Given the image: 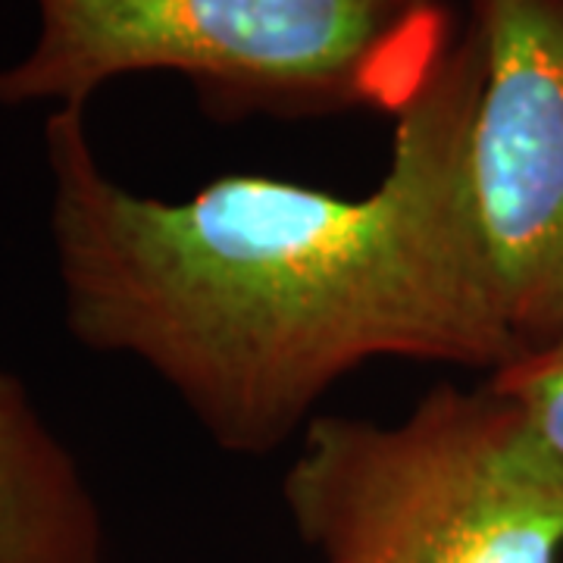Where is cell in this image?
<instances>
[{"label": "cell", "mask_w": 563, "mask_h": 563, "mask_svg": "<svg viewBox=\"0 0 563 563\" xmlns=\"http://www.w3.org/2000/svg\"><path fill=\"white\" fill-rule=\"evenodd\" d=\"M0 563H107L101 504L13 373H0Z\"/></svg>", "instance_id": "cell-5"}, {"label": "cell", "mask_w": 563, "mask_h": 563, "mask_svg": "<svg viewBox=\"0 0 563 563\" xmlns=\"http://www.w3.org/2000/svg\"><path fill=\"white\" fill-rule=\"evenodd\" d=\"M529 410V417L563 454V335L558 342L526 351L488 376Z\"/></svg>", "instance_id": "cell-6"}, {"label": "cell", "mask_w": 563, "mask_h": 563, "mask_svg": "<svg viewBox=\"0 0 563 563\" xmlns=\"http://www.w3.org/2000/svg\"><path fill=\"white\" fill-rule=\"evenodd\" d=\"M282 473L317 563H561L563 454L485 376L398 420L320 413Z\"/></svg>", "instance_id": "cell-3"}, {"label": "cell", "mask_w": 563, "mask_h": 563, "mask_svg": "<svg viewBox=\"0 0 563 563\" xmlns=\"http://www.w3.org/2000/svg\"><path fill=\"white\" fill-rule=\"evenodd\" d=\"M483 73L463 16L357 198L242 173L181 201L139 195L101 166L85 110H54L47 229L69 335L151 369L232 457L298 442L369 363L498 373L517 342L473 191Z\"/></svg>", "instance_id": "cell-1"}, {"label": "cell", "mask_w": 563, "mask_h": 563, "mask_svg": "<svg viewBox=\"0 0 563 563\" xmlns=\"http://www.w3.org/2000/svg\"><path fill=\"white\" fill-rule=\"evenodd\" d=\"M38 35L0 69V107H79L173 73L213 122L398 117L448 57V0H35Z\"/></svg>", "instance_id": "cell-2"}, {"label": "cell", "mask_w": 563, "mask_h": 563, "mask_svg": "<svg viewBox=\"0 0 563 563\" xmlns=\"http://www.w3.org/2000/svg\"><path fill=\"white\" fill-rule=\"evenodd\" d=\"M466 16L485 66L476 213L520 357L563 335V0H470Z\"/></svg>", "instance_id": "cell-4"}]
</instances>
